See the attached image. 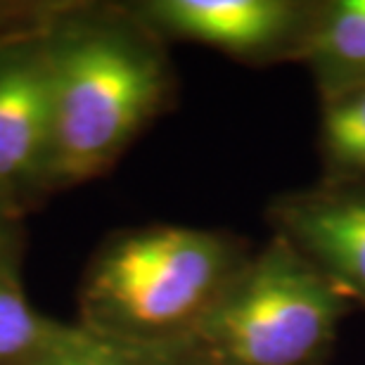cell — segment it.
Masks as SVG:
<instances>
[{"instance_id": "obj_5", "label": "cell", "mask_w": 365, "mask_h": 365, "mask_svg": "<svg viewBox=\"0 0 365 365\" xmlns=\"http://www.w3.org/2000/svg\"><path fill=\"white\" fill-rule=\"evenodd\" d=\"M169 43H197L247 67L299 64L316 0H130Z\"/></svg>"}, {"instance_id": "obj_1", "label": "cell", "mask_w": 365, "mask_h": 365, "mask_svg": "<svg viewBox=\"0 0 365 365\" xmlns=\"http://www.w3.org/2000/svg\"><path fill=\"white\" fill-rule=\"evenodd\" d=\"M50 64V192L100 178L173 107L169 43L128 3L41 5Z\"/></svg>"}, {"instance_id": "obj_2", "label": "cell", "mask_w": 365, "mask_h": 365, "mask_svg": "<svg viewBox=\"0 0 365 365\" xmlns=\"http://www.w3.org/2000/svg\"><path fill=\"white\" fill-rule=\"evenodd\" d=\"M254 247L228 230L148 223L109 235L78 284V325L138 346H180L200 332Z\"/></svg>"}, {"instance_id": "obj_9", "label": "cell", "mask_w": 365, "mask_h": 365, "mask_svg": "<svg viewBox=\"0 0 365 365\" xmlns=\"http://www.w3.org/2000/svg\"><path fill=\"white\" fill-rule=\"evenodd\" d=\"M323 180H365V86L318 98Z\"/></svg>"}, {"instance_id": "obj_3", "label": "cell", "mask_w": 365, "mask_h": 365, "mask_svg": "<svg viewBox=\"0 0 365 365\" xmlns=\"http://www.w3.org/2000/svg\"><path fill=\"white\" fill-rule=\"evenodd\" d=\"M354 306L306 254L271 232L180 346L197 365H327Z\"/></svg>"}, {"instance_id": "obj_4", "label": "cell", "mask_w": 365, "mask_h": 365, "mask_svg": "<svg viewBox=\"0 0 365 365\" xmlns=\"http://www.w3.org/2000/svg\"><path fill=\"white\" fill-rule=\"evenodd\" d=\"M53 109L41 5L0 24V204L24 216L50 192Z\"/></svg>"}, {"instance_id": "obj_11", "label": "cell", "mask_w": 365, "mask_h": 365, "mask_svg": "<svg viewBox=\"0 0 365 365\" xmlns=\"http://www.w3.org/2000/svg\"><path fill=\"white\" fill-rule=\"evenodd\" d=\"M21 216L0 204V277L19 275Z\"/></svg>"}, {"instance_id": "obj_7", "label": "cell", "mask_w": 365, "mask_h": 365, "mask_svg": "<svg viewBox=\"0 0 365 365\" xmlns=\"http://www.w3.org/2000/svg\"><path fill=\"white\" fill-rule=\"evenodd\" d=\"M299 64L318 98L365 86V0H316Z\"/></svg>"}, {"instance_id": "obj_6", "label": "cell", "mask_w": 365, "mask_h": 365, "mask_svg": "<svg viewBox=\"0 0 365 365\" xmlns=\"http://www.w3.org/2000/svg\"><path fill=\"white\" fill-rule=\"evenodd\" d=\"M271 232L289 240L365 309V180H323L268 204Z\"/></svg>"}, {"instance_id": "obj_8", "label": "cell", "mask_w": 365, "mask_h": 365, "mask_svg": "<svg viewBox=\"0 0 365 365\" xmlns=\"http://www.w3.org/2000/svg\"><path fill=\"white\" fill-rule=\"evenodd\" d=\"M76 334L78 323H62L29 304L19 275L0 277V365H38Z\"/></svg>"}, {"instance_id": "obj_10", "label": "cell", "mask_w": 365, "mask_h": 365, "mask_svg": "<svg viewBox=\"0 0 365 365\" xmlns=\"http://www.w3.org/2000/svg\"><path fill=\"white\" fill-rule=\"evenodd\" d=\"M38 365H197L182 346H138L100 337L83 325L78 334Z\"/></svg>"}]
</instances>
